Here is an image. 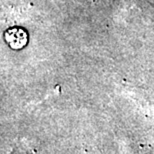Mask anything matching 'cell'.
I'll return each instance as SVG.
<instances>
[{
  "instance_id": "1",
  "label": "cell",
  "mask_w": 154,
  "mask_h": 154,
  "mask_svg": "<svg viewBox=\"0 0 154 154\" xmlns=\"http://www.w3.org/2000/svg\"><path fill=\"white\" fill-rule=\"evenodd\" d=\"M5 38L6 41L13 48H21L26 44L27 41V35L25 31L18 28L8 30L5 34Z\"/></svg>"
}]
</instances>
